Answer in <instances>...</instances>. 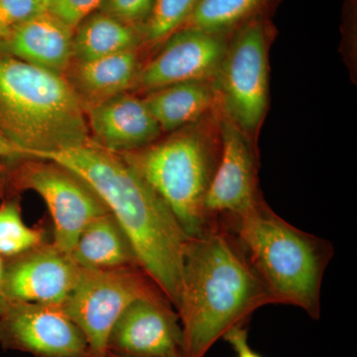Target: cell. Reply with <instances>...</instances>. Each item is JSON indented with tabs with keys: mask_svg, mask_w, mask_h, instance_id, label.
<instances>
[{
	"mask_svg": "<svg viewBox=\"0 0 357 357\" xmlns=\"http://www.w3.org/2000/svg\"><path fill=\"white\" fill-rule=\"evenodd\" d=\"M155 0H105L98 11L142 29L153 9Z\"/></svg>",
	"mask_w": 357,
	"mask_h": 357,
	"instance_id": "obj_24",
	"label": "cell"
},
{
	"mask_svg": "<svg viewBox=\"0 0 357 357\" xmlns=\"http://www.w3.org/2000/svg\"><path fill=\"white\" fill-rule=\"evenodd\" d=\"M142 43L140 28L98 10L75 30L73 55L79 62H86L121 52L137 50Z\"/></svg>",
	"mask_w": 357,
	"mask_h": 357,
	"instance_id": "obj_19",
	"label": "cell"
},
{
	"mask_svg": "<svg viewBox=\"0 0 357 357\" xmlns=\"http://www.w3.org/2000/svg\"><path fill=\"white\" fill-rule=\"evenodd\" d=\"M217 98L213 82L195 81L148 91L143 100L162 132H173L198 121Z\"/></svg>",
	"mask_w": 357,
	"mask_h": 357,
	"instance_id": "obj_16",
	"label": "cell"
},
{
	"mask_svg": "<svg viewBox=\"0 0 357 357\" xmlns=\"http://www.w3.org/2000/svg\"><path fill=\"white\" fill-rule=\"evenodd\" d=\"M230 35L181 28L163 42L159 53L139 70L133 86L151 91L185 82H213Z\"/></svg>",
	"mask_w": 357,
	"mask_h": 357,
	"instance_id": "obj_12",
	"label": "cell"
},
{
	"mask_svg": "<svg viewBox=\"0 0 357 357\" xmlns=\"http://www.w3.org/2000/svg\"><path fill=\"white\" fill-rule=\"evenodd\" d=\"M199 0H155L153 9L143 26V43H163L183 27Z\"/></svg>",
	"mask_w": 357,
	"mask_h": 357,
	"instance_id": "obj_22",
	"label": "cell"
},
{
	"mask_svg": "<svg viewBox=\"0 0 357 357\" xmlns=\"http://www.w3.org/2000/svg\"><path fill=\"white\" fill-rule=\"evenodd\" d=\"M105 0H49L47 10L76 30L88 16L100 9Z\"/></svg>",
	"mask_w": 357,
	"mask_h": 357,
	"instance_id": "obj_25",
	"label": "cell"
},
{
	"mask_svg": "<svg viewBox=\"0 0 357 357\" xmlns=\"http://www.w3.org/2000/svg\"><path fill=\"white\" fill-rule=\"evenodd\" d=\"M70 255L84 269L140 266L128 236L110 213L84 227Z\"/></svg>",
	"mask_w": 357,
	"mask_h": 357,
	"instance_id": "obj_17",
	"label": "cell"
},
{
	"mask_svg": "<svg viewBox=\"0 0 357 357\" xmlns=\"http://www.w3.org/2000/svg\"><path fill=\"white\" fill-rule=\"evenodd\" d=\"M81 270L69 253L47 241L6 258L0 306L7 303L62 305L74 290Z\"/></svg>",
	"mask_w": 357,
	"mask_h": 357,
	"instance_id": "obj_11",
	"label": "cell"
},
{
	"mask_svg": "<svg viewBox=\"0 0 357 357\" xmlns=\"http://www.w3.org/2000/svg\"><path fill=\"white\" fill-rule=\"evenodd\" d=\"M0 172H1V170H0Z\"/></svg>",
	"mask_w": 357,
	"mask_h": 357,
	"instance_id": "obj_31",
	"label": "cell"
},
{
	"mask_svg": "<svg viewBox=\"0 0 357 357\" xmlns=\"http://www.w3.org/2000/svg\"><path fill=\"white\" fill-rule=\"evenodd\" d=\"M24 159L28 157L22 150L0 132V170L4 171L7 166L15 165Z\"/></svg>",
	"mask_w": 357,
	"mask_h": 357,
	"instance_id": "obj_27",
	"label": "cell"
},
{
	"mask_svg": "<svg viewBox=\"0 0 357 357\" xmlns=\"http://www.w3.org/2000/svg\"><path fill=\"white\" fill-rule=\"evenodd\" d=\"M45 2H47V4H48L49 0H44Z\"/></svg>",
	"mask_w": 357,
	"mask_h": 357,
	"instance_id": "obj_30",
	"label": "cell"
},
{
	"mask_svg": "<svg viewBox=\"0 0 357 357\" xmlns=\"http://www.w3.org/2000/svg\"><path fill=\"white\" fill-rule=\"evenodd\" d=\"M105 357H122V356H116V354H112V352H107V356H105Z\"/></svg>",
	"mask_w": 357,
	"mask_h": 357,
	"instance_id": "obj_29",
	"label": "cell"
},
{
	"mask_svg": "<svg viewBox=\"0 0 357 357\" xmlns=\"http://www.w3.org/2000/svg\"><path fill=\"white\" fill-rule=\"evenodd\" d=\"M74 30L45 10L0 42V52L41 69L62 75L73 55Z\"/></svg>",
	"mask_w": 357,
	"mask_h": 357,
	"instance_id": "obj_15",
	"label": "cell"
},
{
	"mask_svg": "<svg viewBox=\"0 0 357 357\" xmlns=\"http://www.w3.org/2000/svg\"><path fill=\"white\" fill-rule=\"evenodd\" d=\"M9 177L15 189L31 190L44 199L53 220L52 243L69 255L84 227L109 213L83 178L55 162L24 159L13 165Z\"/></svg>",
	"mask_w": 357,
	"mask_h": 357,
	"instance_id": "obj_8",
	"label": "cell"
},
{
	"mask_svg": "<svg viewBox=\"0 0 357 357\" xmlns=\"http://www.w3.org/2000/svg\"><path fill=\"white\" fill-rule=\"evenodd\" d=\"M0 345L33 357H93L83 331L62 305H1Z\"/></svg>",
	"mask_w": 357,
	"mask_h": 357,
	"instance_id": "obj_9",
	"label": "cell"
},
{
	"mask_svg": "<svg viewBox=\"0 0 357 357\" xmlns=\"http://www.w3.org/2000/svg\"><path fill=\"white\" fill-rule=\"evenodd\" d=\"M45 10L47 2L44 0H0V42Z\"/></svg>",
	"mask_w": 357,
	"mask_h": 357,
	"instance_id": "obj_23",
	"label": "cell"
},
{
	"mask_svg": "<svg viewBox=\"0 0 357 357\" xmlns=\"http://www.w3.org/2000/svg\"><path fill=\"white\" fill-rule=\"evenodd\" d=\"M273 26L266 16L255 18L231 33L213 79L225 115L243 132L259 128L266 114L269 69L268 47Z\"/></svg>",
	"mask_w": 357,
	"mask_h": 357,
	"instance_id": "obj_6",
	"label": "cell"
},
{
	"mask_svg": "<svg viewBox=\"0 0 357 357\" xmlns=\"http://www.w3.org/2000/svg\"><path fill=\"white\" fill-rule=\"evenodd\" d=\"M271 295L249 263L234 232L213 222L189 237L183 258L176 311L183 330V356L204 357L225 333L244 325Z\"/></svg>",
	"mask_w": 357,
	"mask_h": 357,
	"instance_id": "obj_2",
	"label": "cell"
},
{
	"mask_svg": "<svg viewBox=\"0 0 357 357\" xmlns=\"http://www.w3.org/2000/svg\"><path fill=\"white\" fill-rule=\"evenodd\" d=\"M222 338L231 345L237 357H262L249 347L248 330L244 328V325H237L230 328Z\"/></svg>",
	"mask_w": 357,
	"mask_h": 357,
	"instance_id": "obj_26",
	"label": "cell"
},
{
	"mask_svg": "<svg viewBox=\"0 0 357 357\" xmlns=\"http://www.w3.org/2000/svg\"><path fill=\"white\" fill-rule=\"evenodd\" d=\"M277 0H199L182 28L231 34L244 23L266 16ZM181 29V28H180Z\"/></svg>",
	"mask_w": 357,
	"mask_h": 357,
	"instance_id": "obj_20",
	"label": "cell"
},
{
	"mask_svg": "<svg viewBox=\"0 0 357 357\" xmlns=\"http://www.w3.org/2000/svg\"><path fill=\"white\" fill-rule=\"evenodd\" d=\"M220 222L234 232L274 304L298 307L319 319L321 283L333 256L330 241L294 227L262 199L238 218Z\"/></svg>",
	"mask_w": 357,
	"mask_h": 357,
	"instance_id": "obj_4",
	"label": "cell"
},
{
	"mask_svg": "<svg viewBox=\"0 0 357 357\" xmlns=\"http://www.w3.org/2000/svg\"><path fill=\"white\" fill-rule=\"evenodd\" d=\"M44 229L26 225L18 202H4L0 206V255L14 257L45 243Z\"/></svg>",
	"mask_w": 357,
	"mask_h": 357,
	"instance_id": "obj_21",
	"label": "cell"
},
{
	"mask_svg": "<svg viewBox=\"0 0 357 357\" xmlns=\"http://www.w3.org/2000/svg\"><path fill=\"white\" fill-rule=\"evenodd\" d=\"M4 258L0 255V288H1L2 278H3Z\"/></svg>",
	"mask_w": 357,
	"mask_h": 357,
	"instance_id": "obj_28",
	"label": "cell"
},
{
	"mask_svg": "<svg viewBox=\"0 0 357 357\" xmlns=\"http://www.w3.org/2000/svg\"><path fill=\"white\" fill-rule=\"evenodd\" d=\"M220 126V161L204 199L208 225L215 220H234L261 199L257 158L248 135L227 115Z\"/></svg>",
	"mask_w": 357,
	"mask_h": 357,
	"instance_id": "obj_10",
	"label": "cell"
},
{
	"mask_svg": "<svg viewBox=\"0 0 357 357\" xmlns=\"http://www.w3.org/2000/svg\"><path fill=\"white\" fill-rule=\"evenodd\" d=\"M183 330L166 297L142 298L122 312L107 340V352L122 357H182Z\"/></svg>",
	"mask_w": 357,
	"mask_h": 357,
	"instance_id": "obj_13",
	"label": "cell"
},
{
	"mask_svg": "<svg viewBox=\"0 0 357 357\" xmlns=\"http://www.w3.org/2000/svg\"><path fill=\"white\" fill-rule=\"evenodd\" d=\"M34 158L69 169L95 191L128 236L140 267L176 310L189 236L163 199L119 154L93 140Z\"/></svg>",
	"mask_w": 357,
	"mask_h": 357,
	"instance_id": "obj_1",
	"label": "cell"
},
{
	"mask_svg": "<svg viewBox=\"0 0 357 357\" xmlns=\"http://www.w3.org/2000/svg\"><path fill=\"white\" fill-rule=\"evenodd\" d=\"M136 50L121 52L95 60L79 62L75 72V89L91 105L126 93L137 77Z\"/></svg>",
	"mask_w": 357,
	"mask_h": 357,
	"instance_id": "obj_18",
	"label": "cell"
},
{
	"mask_svg": "<svg viewBox=\"0 0 357 357\" xmlns=\"http://www.w3.org/2000/svg\"><path fill=\"white\" fill-rule=\"evenodd\" d=\"M0 132L28 158L91 140L74 86L6 53L0 54Z\"/></svg>",
	"mask_w": 357,
	"mask_h": 357,
	"instance_id": "obj_3",
	"label": "cell"
},
{
	"mask_svg": "<svg viewBox=\"0 0 357 357\" xmlns=\"http://www.w3.org/2000/svg\"><path fill=\"white\" fill-rule=\"evenodd\" d=\"M117 154L163 199L188 236L208 229L204 199L220 155V145L211 135L187 126L165 139Z\"/></svg>",
	"mask_w": 357,
	"mask_h": 357,
	"instance_id": "obj_5",
	"label": "cell"
},
{
	"mask_svg": "<svg viewBox=\"0 0 357 357\" xmlns=\"http://www.w3.org/2000/svg\"><path fill=\"white\" fill-rule=\"evenodd\" d=\"M162 296L166 297L140 266L82 268L79 280L62 307L83 331L93 357H105L109 333L122 312L135 301Z\"/></svg>",
	"mask_w": 357,
	"mask_h": 357,
	"instance_id": "obj_7",
	"label": "cell"
},
{
	"mask_svg": "<svg viewBox=\"0 0 357 357\" xmlns=\"http://www.w3.org/2000/svg\"><path fill=\"white\" fill-rule=\"evenodd\" d=\"M86 109L91 140L114 153L151 144L162 132L144 100L126 93Z\"/></svg>",
	"mask_w": 357,
	"mask_h": 357,
	"instance_id": "obj_14",
	"label": "cell"
}]
</instances>
